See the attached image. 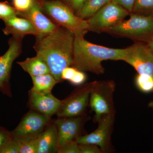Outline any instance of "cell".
Returning <instances> with one entry per match:
<instances>
[{"label": "cell", "instance_id": "6da1fadb", "mask_svg": "<svg viewBox=\"0 0 153 153\" xmlns=\"http://www.w3.org/2000/svg\"><path fill=\"white\" fill-rule=\"evenodd\" d=\"M33 48L44 60L58 83L63 82L62 71L72 66L75 36L66 28L58 26L52 32L36 36Z\"/></svg>", "mask_w": 153, "mask_h": 153}, {"label": "cell", "instance_id": "7a4b0ae2", "mask_svg": "<svg viewBox=\"0 0 153 153\" xmlns=\"http://www.w3.org/2000/svg\"><path fill=\"white\" fill-rule=\"evenodd\" d=\"M126 49L108 48L91 43L84 37H75L72 66L83 72L103 74L105 60H123Z\"/></svg>", "mask_w": 153, "mask_h": 153}, {"label": "cell", "instance_id": "3957f363", "mask_svg": "<svg viewBox=\"0 0 153 153\" xmlns=\"http://www.w3.org/2000/svg\"><path fill=\"white\" fill-rule=\"evenodd\" d=\"M41 9L54 24L66 28L75 37H85L88 32L86 20L77 16L62 0H42Z\"/></svg>", "mask_w": 153, "mask_h": 153}, {"label": "cell", "instance_id": "277c9868", "mask_svg": "<svg viewBox=\"0 0 153 153\" xmlns=\"http://www.w3.org/2000/svg\"><path fill=\"white\" fill-rule=\"evenodd\" d=\"M129 16L106 33L137 41H146L153 34V14L131 13Z\"/></svg>", "mask_w": 153, "mask_h": 153}, {"label": "cell", "instance_id": "5b68a950", "mask_svg": "<svg viewBox=\"0 0 153 153\" xmlns=\"http://www.w3.org/2000/svg\"><path fill=\"white\" fill-rule=\"evenodd\" d=\"M115 87V83L112 80L96 81L91 92L89 102L94 113L95 123L104 116L115 114L113 102Z\"/></svg>", "mask_w": 153, "mask_h": 153}, {"label": "cell", "instance_id": "8992f818", "mask_svg": "<svg viewBox=\"0 0 153 153\" xmlns=\"http://www.w3.org/2000/svg\"><path fill=\"white\" fill-rule=\"evenodd\" d=\"M130 13L120 5L111 1L94 16L85 20L88 31L106 33L129 16Z\"/></svg>", "mask_w": 153, "mask_h": 153}, {"label": "cell", "instance_id": "52a82bcc", "mask_svg": "<svg viewBox=\"0 0 153 153\" xmlns=\"http://www.w3.org/2000/svg\"><path fill=\"white\" fill-rule=\"evenodd\" d=\"M96 81L79 85L63 100L56 115L57 117L79 116L85 114L90 94Z\"/></svg>", "mask_w": 153, "mask_h": 153}, {"label": "cell", "instance_id": "ba28073f", "mask_svg": "<svg viewBox=\"0 0 153 153\" xmlns=\"http://www.w3.org/2000/svg\"><path fill=\"white\" fill-rule=\"evenodd\" d=\"M125 49L123 61L133 67L138 74L153 76V52L147 44L137 42Z\"/></svg>", "mask_w": 153, "mask_h": 153}, {"label": "cell", "instance_id": "9c48e42d", "mask_svg": "<svg viewBox=\"0 0 153 153\" xmlns=\"http://www.w3.org/2000/svg\"><path fill=\"white\" fill-rule=\"evenodd\" d=\"M52 121L51 117L30 109L11 133L14 137H37Z\"/></svg>", "mask_w": 153, "mask_h": 153}, {"label": "cell", "instance_id": "30bf717a", "mask_svg": "<svg viewBox=\"0 0 153 153\" xmlns=\"http://www.w3.org/2000/svg\"><path fill=\"white\" fill-rule=\"evenodd\" d=\"M22 40L13 37L10 38L7 51L0 56V91L10 97H12L10 82L11 69L14 60L22 53Z\"/></svg>", "mask_w": 153, "mask_h": 153}, {"label": "cell", "instance_id": "8fae6325", "mask_svg": "<svg viewBox=\"0 0 153 153\" xmlns=\"http://www.w3.org/2000/svg\"><path fill=\"white\" fill-rule=\"evenodd\" d=\"M115 114L107 115L102 117L97 122L98 127L95 131L76 139L78 144H91L99 147L102 153L109 152Z\"/></svg>", "mask_w": 153, "mask_h": 153}, {"label": "cell", "instance_id": "7c38bea8", "mask_svg": "<svg viewBox=\"0 0 153 153\" xmlns=\"http://www.w3.org/2000/svg\"><path fill=\"white\" fill-rule=\"evenodd\" d=\"M87 118L84 114L79 116L57 117L53 120L57 129L58 146L76 140L81 136L80 134Z\"/></svg>", "mask_w": 153, "mask_h": 153}, {"label": "cell", "instance_id": "4fadbf2b", "mask_svg": "<svg viewBox=\"0 0 153 153\" xmlns=\"http://www.w3.org/2000/svg\"><path fill=\"white\" fill-rule=\"evenodd\" d=\"M41 5L42 0H34L33 5L29 10L17 14L18 16L28 19L31 22L39 35L50 33L58 27L44 14Z\"/></svg>", "mask_w": 153, "mask_h": 153}, {"label": "cell", "instance_id": "5bb4252c", "mask_svg": "<svg viewBox=\"0 0 153 153\" xmlns=\"http://www.w3.org/2000/svg\"><path fill=\"white\" fill-rule=\"evenodd\" d=\"M28 106L30 109L51 117L59 110L61 100L54 96L52 93L39 94L29 90Z\"/></svg>", "mask_w": 153, "mask_h": 153}, {"label": "cell", "instance_id": "9a60e30c", "mask_svg": "<svg viewBox=\"0 0 153 153\" xmlns=\"http://www.w3.org/2000/svg\"><path fill=\"white\" fill-rule=\"evenodd\" d=\"M3 21L5 24L3 32L6 36L11 35L13 37L23 39L27 35L35 37L39 35L33 24L25 18L16 16Z\"/></svg>", "mask_w": 153, "mask_h": 153}, {"label": "cell", "instance_id": "2e32d148", "mask_svg": "<svg viewBox=\"0 0 153 153\" xmlns=\"http://www.w3.org/2000/svg\"><path fill=\"white\" fill-rule=\"evenodd\" d=\"M58 147L57 129L53 121L38 137L37 153H58Z\"/></svg>", "mask_w": 153, "mask_h": 153}, {"label": "cell", "instance_id": "e0dca14e", "mask_svg": "<svg viewBox=\"0 0 153 153\" xmlns=\"http://www.w3.org/2000/svg\"><path fill=\"white\" fill-rule=\"evenodd\" d=\"M17 63L31 77L51 73L46 62L37 55L35 57H28L24 61L18 62Z\"/></svg>", "mask_w": 153, "mask_h": 153}, {"label": "cell", "instance_id": "ac0fdd59", "mask_svg": "<svg viewBox=\"0 0 153 153\" xmlns=\"http://www.w3.org/2000/svg\"><path fill=\"white\" fill-rule=\"evenodd\" d=\"M33 86L30 90L39 94L52 93L53 88L58 83L51 73L31 77Z\"/></svg>", "mask_w": 153, "mask_h": 153}, {"label": "cell", "instance_id": "d6986e66", "mask_svg": "<svg viewBox=\"0 0 153 153\" xmlns=\"http://www.w3.org/2000/svg\"><path fill=\"white\" fill-rule=\"evenodd\" d=\"M111 0H87L75 14L82 19L86 20L92 16Z\"/></svg>", "mask_w": 153, "mask_h": 153}, {"label": "cell", "instance_id": "ffe728a7", "mask_svg": "<svg viewBox=\"0 0 153 153\" xmlns=\"http://www.w3.org/2000/svg\"><path fill=\"white\" fill-rule=\"evenodd\" d=\"M38 137L34 138H16L13 137L19 144V153H37Z\"/></svg>", "mask_w": 153, "mask_h": 153}, {"label": "cell", "instance_id": "44dd1931", "mask_svg": "<svg viewBox=\"0 0 153 153\" xmlns=\"http://www.w3.org/2000/svg\"><path fill=\"white\" fill-rule=\"evenodd\" d=\"M137 87L140 91L148 93L153 91V76L146 74H138L135 78Z\"/></svg>", "mask_w": 153, "mask_h": 153}, {"label": "cell", "instance_id": "7402d4cb", "mask_svg": "<svg viewBox=\"0 0 153 153\" xmlns=\"http://www.w3.org/2000/svg\"><path fill=\"white\" fill-rule=\"evenodd\" d=\"M132 13L153 14V0H135Z\"/></svg>", "mask_w": 153, "mask_h": 153}, {"label": "cell", "instance_id": "603a6c76", "mask_svg": "<svg viewBox=\"0 0 153 153\" xmlns=\"http://www.w3.org/2000/svg\"><path fill=\"white\" fill-rule=\"evenodd\" d=\"M17 16V12L13 5L7 1L0 2V19H9Z\"/></svg>", "mask_w": 153, "mask_h": 153}, {"label": "cell", "instance_id": "cb8c5ba5", "mask_svg": "<svg viewBox=\"0 0 153 153\" xmlns=\"http://www.w3.org/2000/svg\"><path fill=\"white\" fill-rule=\"evenodd\" d=\"M0 153H20L19 144L12 135L0 149Z\"/></svg>", "mask_w": 153, "mask_h": 153}, {"label": "cell", "instance_id": "d4e9b609", "mask_svg": "<svg viewBox=\"0 0 153 153\" xmlns=\"http://www.w3.org/2000/svg\"><path fill=\"white\" fill-rule=\"evenodd\" d=\"M58 153H80L79 144L76 140L66 143L59 147Z\"/></svg>", "mask_w": 153, "mask_h": 153}, {"label": "cell", "instance_id": "484cf974", "mask_svg": "<svg viewBox=\"0 0 153 153\" xmlns=\"http://www.w3.org/2000/svg\"><path fill=\"white\" fill-rule=\"evenodd\" d=\"M34 0H13V5L19 13L25 12L31 7L33 5Z\"/></svg>", "mask_w": 153, "mask_h": 153}, {"label": "cell", "instance_id": "4316f807", "mask_svg": "<svg viewBox=\"0 0 153 153\" xmlns=\"http://www.w3.org/2000/svg\"><path fill=\"white\" fill-rule=\"evenodd\" d=\"M79 147L80 153H102L99 147L91 144H80Z\"/></svg>", "mask_w": 153, "mask_h": 153}, {"label": "cell", "instance_id": "83f0119b", "mask_svg": "<svg viewBox=\"0 0 153 153\" xmlns=\"http://www.w3.org/2000/svg\"><path fill=\"white\" fill-rule=\"evenodd\" d=\"M86 79V76L84 72L77 70L74 76L70 79L69 82L73 85H80L84 83Z\"/></svg>", "mask_w": 153, "mask_h": 153}, {"label": "cell", "instance_id": "f1b7e54d", "mask_svg": "<svg viewBox=\"0 0 153 153\" xmlns=\"http://www.w3.org/2000/svg\"><path fill=\"white\" fill-rule=\"evenodd\" d=\"M72 10L74 13L82 7L87 0H62Z\"/></svg>", "mask_w": 153, "mask_h": 153}, {"label": "cell", "instance_id": "f546056e", "mask_svg": "<svg viewBox=\"0 0 153 153\" xmlns=\"http://www.w3.org/2000/svg\"><path fill=\"white\" fill-rule=\"evenodd\" d=\"M77 70V69L73 66L66 67L62 71L61 73V79L63 81L66 80L70 81V79L74 76Z\"/></svg>", "mask_w": 153, "mask_h": 153}, {"label": "cell", "instance_id": "4dcf8cb0", "mask_svg": "<svg viewBox=\"0 0 153 153\" xmlns=\"http://www.w3.org/2000/svg\"><path fill=\"white\" fill-rule=\"evenodd\" d=\"M120 5L130 13H132L135 0H111Z\"/></svg>", "mask_w": 153, "mask_h": 153}, {"label": "cell", "instance_id": "1f68e13d", "mask_svg": "<svg viewBox=\"0 0 153 153\" xmlns=\"http://www.w3.org/2000/svg\"><path fill=\"white\" fill-rule=\"evenodd\" d=\"M11 136V131L0 126V149Z\"/></svg>", "mask_w": 153, "mask_h": 153}, {"label": "cell", "instance_id": "d6a6232c", "mask_svg": "<svg viewBox=\"0 0 153 153\" xmlns=\"http://www.w3.org/2000/svg\"><path fill=\"white\" fill-rule=\"evenodd\" d=\"M146 41V44H147L148 47H149L150 49L153 52V34Z\"/></svg>", "mask_w": 153, "mask_h": 153}, {"label": "cell", "instance_id": "836d02e7", "mask_svg": "<svg viewBox=\"0 0 153 153\" xmlns=\"http://www.w3.org/2000/svg\"><path fill=\"white\" fill-rule=\"evenodd\" d=\"M148 106H149V108H150L153 109V100L150 101V102L149 103V105H148Z\"/></svg>", "mask_w": 153, "mask_h": 153}]
</instances>
